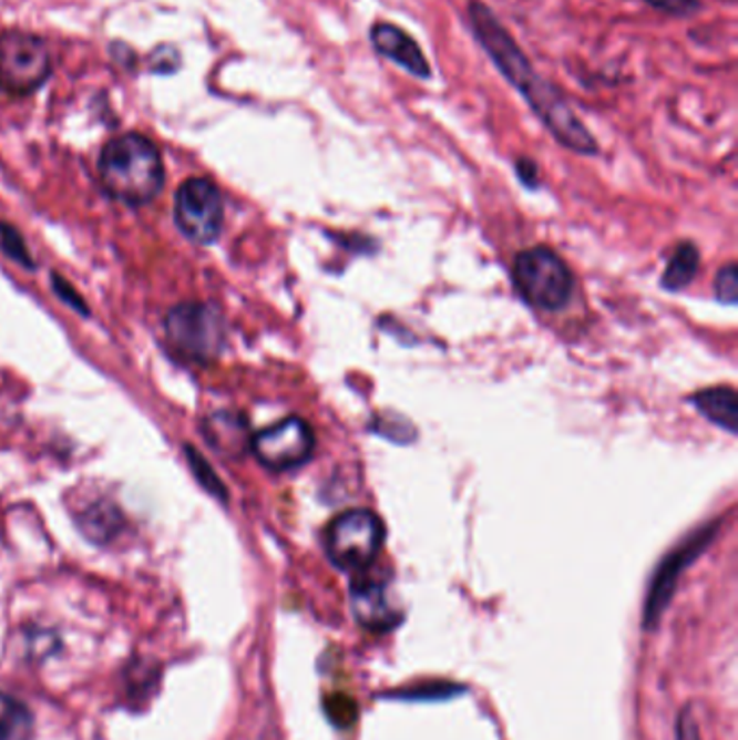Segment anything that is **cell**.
<instances>
[{
  "label": "cell",
  "instance_id": "cell-10",
  "mask_svg": "<svg viewBox=\"0 0 738 740\" xmlns=\"http://www.w3.org/2000/svg\"><path fill=\"white\" fill-rule=\"evenodd\" d=\"M351 610L362 628L388 633L403 621V608L397 604L388 583L362 578L351 587Z\"/></svg>",
  "mask_w": 738,
  "mask_h": 740
},
{
  "label": "cell",
  "instance_id": "cell-8",
  "mask_svg": "<svg viewBox=\"0 0 738 740\" xmlns=\"http://www.w3.org/2000/svg\"><path fill=\"white\" fill-rule=\"evenodd\" d=\"M176 224L186 238L199 245L217 240L224 228V199L219 188L206 178H191L176 193Z\"/></svg>",
  "mask_w": 738,
  "mask_h": 740
},
{
  "label": "cell",
  "instance_id": "cell-16",
  "mask_svg": "<svg viewBox=\"0 0 738 740\" xmlns=\"http://www.w3.org/2000/svg\"><path fill=\"white\" fill-rule=\"evenodd\" d=\"M0 247L16 263L24 265L27 269L33 267V258H31V254H29V249H27L20 232L11 228V226H7V224H0Z\"/></svg>",
  "mask_w": 738,
  "mask_h": 740
},
{
  "label": "cell",
  "instance_id": "cell-1",
  "mask_svg": "<svg viewBox=\"0 0 738 740\" xmlns=\"http://www.w3.org/2000/svg\"><path fill=\"white\" fill-rule=\"evenodd\" d=\"M468 22L479 47L485 50L509 85L524 97L554 140L576 154L596 156L601 152L598 141L574 113L561 90L533 68L531 59L511 38L499 16L485 2L472 0L468 4Z\"/></svg>",
  "mask_w": 738,
  "mask_h": 740
},
{
  "label": "cell",
  "instance_id": "cell-15",
  "mask_svg": "<svg viewBox=\"0 0 738 740\" xmlns=\"http://www.w3.org/2000/svg\"><path fill=\"white\" fill-rule=\"evenodd\" d=\"M325 712L336 728H351L358 721V703L349 695H327Z\"/></svg>",
  "mask_w": 738,
  "mask_h": 740
},
{
  "label": "cell",
  "instance_id": "cell-18",
  "mask_svg": "<svg viewBox=\"0 0 738 740\" xmlns=\"http://www.w3.org/2000/svg\"><path fill=\"white\" fill-rule=\"evenodd\" d=\"M186 453H188V463H191V467H193V472L197 474V479L202 481V485L206 487V490H211L213 494H217V496H226L224 492V485H222V481L215 476V472H213V467L208 465V463L204 462L202 460V455L197 453V451H191V449H186Z\"/></svg>",
  "mask_w": 738,
  "mask_h": 740
},
{
  "label": "cell",
  "instance_id": "cell-21",
  "mask_svg": "<svg viewBox=\"0 0 738 740\" xmlns=\"http://www.w3.org/2000/svg\"><path fill=\"white\" fill-rule=\"evenodd\" d=\"M460 693V687L455 685H447V682H440V685H429V687H422V689H412L410 693H406V697H412V699H442V697H451V695Z\"/></svg>",
  "mask_w": 738,
  "mask_h": 740
},
{
  "label": "cell",
  "instance_id": "cell-20",
  "mask_svg": "<svg viewBox=\"0 0 738 740\" xmlns=\"http://www.w3.org/2000/svg\"><path fill=\"white\" fill-rule=\"evenodd\" d=\"M52 288L57 290V295H59L65 304H70L72 308H76L81 315H88V308H85L83 299L76 295V290H74L68 281H63L59 276H52Z\"/></svg>",
  "mask_w": 738,
  "mask_h": 740
},
{
  "label": "cell",
  "instance_id": "cell-2",
  "mask_svg": "<svg viewBox=\"0 0 738 740\" xmlns=\"http://www.w3.org/2000/svg\"><path fill=\"white\" fill-rule=\"evenodd\" d=\"M98 167L106 191L131 206L152 202L165 183L163 158L156 145L135 133L109 141Z\"/></svg>",
  "mask_w": 738,
  "mask_h": 740
},
{
  "label": "cell",
  "instance_id": "cell-4",
  "mask_svg": "<svg viewBox=\"0 0 738 740\" xmlns=\"http://www.w3.org/2000/svg\"><path fill=\"white\" fill-rule=\"evenodd\" d=\"M386 542V526L377 513L349 510L336 515L325 531V553L345 572H362L372 565Z\"/></svg>",
  "mask_w": 738,
  "mask_h": 740
},
{
  "label": "cell",
  "instance_id": "cell-9",
  "mask_svg": "<svg viewBox=\"0 0 738 740\" xmlns=\"http://www.w3.org/2000/svg\"><path fill=\"white\" fill-rule=\"evenodd\" d=\"M713 535H715V526L701 528L699 533L693 535L689 542H685L678 551H674L660 563V567H658V572H656V576L649 585V592H647L646 608H644V626L646 628H654L658 624V619L663 617L665 608L669 606L672 596L676 592L678 576L683 574V569L687 565H691L693 558H697V555L708 546Z\"/></svg>",
  "mask_w": 738,
  "mask_h": 740
},
{
  "label": "cell",
  "instance_id": "cell-7",
  "mask_svg": "<svg viewBox=\"0 0 738 740\" xmlns=\"http://www.w3.org/2000/svg\"><path fill=\"white\" fill-rule=\"evenodd\" d=\"M249 444L256 460L265 467L286 472L304 465L312 458L317 438L304 418L290 417L258 431Z\"/></svg>",
  "mask_w": 738,
  "mask_h": 740
},
{
  "label": "cell",
  "instance_id": "cell-19",
  "mask_svg": "<svg viewBox=\"0 0 738 740\" xmlns=\"http://www.w3.org/2000/svg\"><path fill=\"white\" fill-rule=\"evenodd\" d=\"M644 2L652 9L674 18H691L693 13L701 9L699 0H644Z\"/></svg>",
  "mask_w": 738,
  "mask_h": 740
},
{
  "label": "cell",
  "instance_id": "cell-11",
  "mask_svg": "<svg viewBox=\"0 0 738 740\" xmlns=\"http://www.w3.org/2000/svg\"><path fill=\"white\" fill-rule=\"evenodd\" d=\"M369 38L370 47L375 48L377 54L394 61L397 65H401L406 72H410L412 76L420 79V81L431 79L429 59L424 56L420 44L406 29H401L392 22L379 20L370 27Z\"/></svg>",
  "mask_w": 738,
  "mask_h": 740
},
{
  "label": "cell",
  "instance_id": "cell-3",
  "mask_svg": "<svg viewBox=\"0 0 738 740\" xmlns=\"http://www.w3.org/2000/svg\"><path fill=\"white\" fill-rule=\"evenodd\" d=\"M513 284L533 308L558 312L572 297L574 276L556 251L549 247H533L515 256Z\"/></svg>",
  "mask_w": 738,
  "mask_h": 740
},
{
  "label": "cell",
  "instance_id": "cell-17",
  "mask_svg": "<svg viewBox=\"0 0 738 740\" xmlns=\"http://www.w3.org/2000/svg\"><path fill=\"white\" fill-rule=\"evenodd\" d=\"M715 297L721 304H737L738 271L737 265H726L715 278Z\"/></svg>",
  "mask_w": 738,
  "mask_h": 740
},
{
  "label": "cell",
  "instance_id": "cell-13",
  "mask_svg": "<svg viewBox=\"0 0 738 740\" xmlns=\"http://www.w3.org/2000/svg\"><path fill=\"white\" fill-rule=\"evenodd\" d=\"M697 269H699V251H697V247L693 243H683V245H678V249L669 258L660 284H663V288L674 290V292L683 290L697 276Z\"/></svg>",
  "mask_w": 738,
  "mask_h": 740
},
{
  "label": "cell",
  "instance_id": "cell-12",
  "mask_svg": "<svg viewBox=\"0 0 738 740\" xmlns=\"http://www.w3.org/2000/svg\"><path fill=\"white\" fill-rule=\"evenodd\" d=\"M695 410L710 420L713 424L726 429L728 433L738 431V399L737 390L730 386H715L708 390H701L693 397Z\"/></svg>",
  "mask_w": 738,
  "mask_h": 740
},
{
  "label": "cell",
  "instance_id": "cell-6",
  "mask_svg": "<svg viewBox=\"0 0 738 740\" xmlns=\"http://www.w3.org/2000/svg\"><path fill=\"white\" fill-rule=\"evenodd\" d=\"M50 76V54L44 42L29 33L0 35V90L27 95L40 90Z\"/></svg>",
  "mask_w": 738,
  "mask_h": 740
},
{
  "label": "cell",
  "instance_id": "cell-23",
  "mask_svg": "<svg viewBox=\"0 0 738 740\" xmlns=\"http://www.w3.org/2000/svg\"><path fill=\"white\" fill-rule=\"evenodd\" d=\"M678 740H699V730L693 719L691 710H685L678 721Z\"/></svg>",
  "mask_w": 738,
  "mask_h": 740
},
{
  "label": "cell",
  "instance_id": "cell-5",
  "mask_svg": "<svg viewBox=\"0 0 738 740\" xmlns=\"http://www.w3.org/2000/svg\"><path fill=\"white\" fill-rule=\"evenodd\" d=\"M172 349L188 362L206 364L215 360L226 345V325L215 308L206 304H181L165 321Z\"/></svg>",
  "mask_w": 738,
  "mask_h": 740
},
{
  "label": "cell",
  "instance_id": "cell-14",
  "mask_svg": "<svg viewBox=\"0 0 738 740\" xmlns=\"http://www.w3.org/2000/svg\"><path fill=\"white\" fill-rule=\"evenodd\" d=\"M33 730L31 715L11 695L0 693V740H29Z\"/></svg>",
  "mask_w": 738,
  "mask_h": 740
},
{
  "label": "cell",
  "instance_id": "cell-22",
  "mask_svg": "<svg viewBox=\"0 0 738 740\" xmlns=\"http://www.w3.org/2000/svg\"><path fill=\"white\" fill-rule=\"evenodd\" d=\"M515 172H517V176H520V181L524 185L533 186V188L540 185V169H537L535 161H531V158H517L515 161Z\"/></svg>",
  "mask_w": 738,
  "mask_h": 740
}]
</instances>
